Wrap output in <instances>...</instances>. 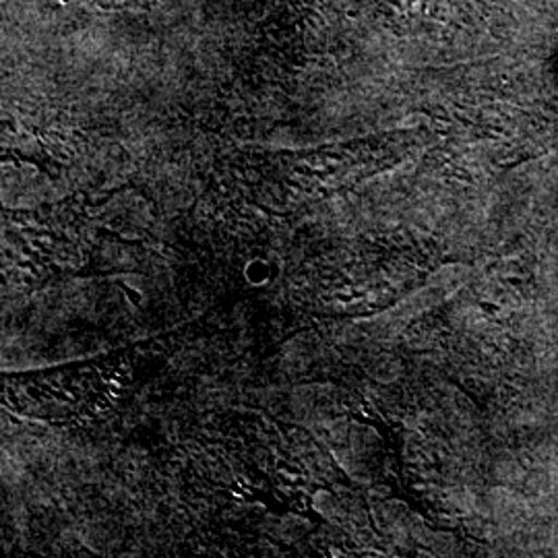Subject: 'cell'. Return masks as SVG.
I'll return each instance as SVG.
<instances>
[{
	"label": "cell",
	"mask_w": 558,
	"mask_h": 558,
	"mask_svg": "<svg viewBox=\"0 0 558 558\" xmlns=\"http://www.w3.org/2000/svg\"><path fill=\"white\" fill-rule=\"evenodd\" d=\"M106 2H110V4H129V2H140V0H106Z\"/></svg>",
	"instance_id": "1"
}]
</instances>
